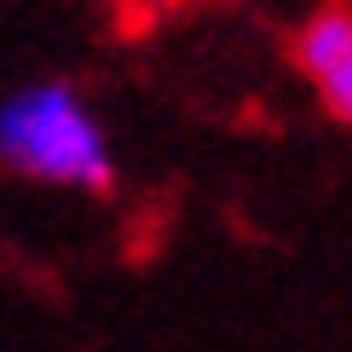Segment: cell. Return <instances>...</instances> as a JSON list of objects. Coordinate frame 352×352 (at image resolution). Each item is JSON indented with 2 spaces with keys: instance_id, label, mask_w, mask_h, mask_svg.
Here are the masks:
<instances>
[{
  "instance_id": "cell-1",
  "label": "cell",
  "mask_w": 352,
  "mask_h": 352,
  "mask_svg": "<svg viewBox=\"0 0 352 352\" xmlns=\"http://www.w3.org/2000/svg\"><path fill=\"white\" fill-rule=\"evenodd\" d=\"M0 162L69 190H110L116 179L110 139L69 81H35L0 98Z\"/></svg>"
},
{
  "instance_id": "cell-2",
  "label": "cell",
  "mask_w": 352,
  "mask_h": 352,
  "mask_svg": "<svg viewBox=\"0 0 352 352\" xmlns=\"http://www.w3.org/2000/svg\"><path fill=\"white\" fill-rule=\"evenodd\" d=\"M295 52H300L306 81H312L318 98H324V110L335 116V122H346L352 116V12L346 6H324L300 29Z\"/></svg>"
}]
</instances>
